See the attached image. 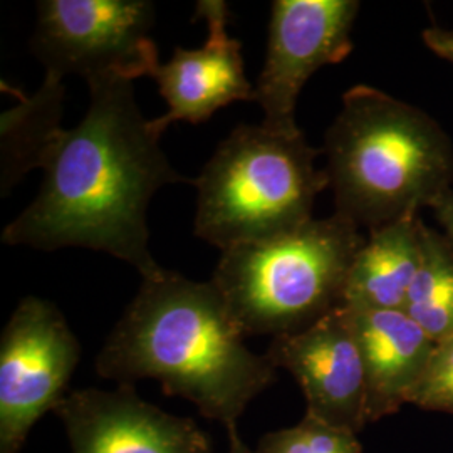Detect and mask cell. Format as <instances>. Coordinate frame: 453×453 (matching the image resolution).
Returning a JSON list of instances; mask_svg holds the SVG:
<instances>
[{
	"label": "cell",
	"instance_id": "obj_14",
	"mask_svg": "<svg viewBox=\"0 0 453 453\" xmlns=\"http://www.w3.org/2000/svg\"><path fill=\"white\" fill-rule=\"evenodd\" d=\"M16 95L19 103L0 116V192L4 196L31 170L44 166L63 133V80L46 74L34 96Z\"/></svg>",
	"mask_w": 453,
	"mask_h": 453
},
{
	"label": "cell",
	"instance_id": "obj_11",
	"mask_svg": "<svg viewBox=\"0 0 453 453\" xmlns=\"http://www.w3.org/2000/svg\"><path fill=\"white\" fill-rule=\"evenodd\" d=\"M195 19L207 22L205 44L198 49H175L172 59L160 63L151 74L168 104V113L150 119L151 130L158 136L175 121L198 125L220 108L256 97V86L245 76L242 44L230 37L226 29L230 11L226 2H196Z\"/></svg>",
	"mask_w": 453,
	"mask_h": 453
},
{
	"label": "cell",
	"instance_id": "obj_17",
	"mask_svg": "<svg viewBox=\"0 0 453 453\" xmlns=\"http://www.w3.org/2000/svg\"><path fill=\"white\" fill-rule=\"evenodd\" d=\"M408 403L453 415V336L435 342L432 357Z\"/></svg>",
	"mask_w": 453,
	"mask_h": 453
},
{
	"label": "cell",
	"instance_id": "obj_4",
	"mask_svg": "<svg viewBox=\"0 0 453 453\" xmlns=\"http://www.w3.org/2000/svg\"><path fill=\"white\" fill-rule=\"evenodd\" d=\"M319 153L303 131L235 127L192 181L195 235L224 252L306 226L318 195L329 187L326 170L316 166Z\"/></svg>",
	"mask_w": 453,
	"mask_h": 453
},
{
	"label": "cell",
	"instance_id": "obj_10",
	"mask_svg": "<svg viewBox=\"0 0 453 453\" xmlns=\"http://www.w3.org/2000/svg\"><path fill=\"white\" fill-rule=\"evenodd\" d=\"M54 413L73 453H211V438L194 420L148 403L133 385L71 391Z\"/></svg>",
	"mask_w": 453,
	"mask_h": 453
},
{
	"label": "cell",
	"instance_id": "obj_7",
	"mask_svg": "<svg viewBox=\"0 0 453 453\" xmlns=\"http://www.w3.org/2000/svg\"><path fill=\"white\" fill-rule=\"evenodd\" d=\"M81 357L63 312L24 297L0 338V453H17L34 425L65 398Z\"/></svg>",
	"mask_w": 453,
	"mask_h": 453
},
{
	"label": "cell",
	"instance_id": "obj_3",
	"mask_svg": "<svg viewBox=\"0 0 453 453\" xmlns=\"http://www.w3.org/2000/svg\"><path fill=\"white\" fill-rule=\"evenodd\" d=\"M336 215L368 232L418 215L452 190L453 145L437 121L357 84L324 138Z\"/></svg>",
	"mask_w": 453,
	"mask_h": 453
},
{
	"label": "cell",
	"instance_id": "obj_20",
	"mask_svg": "<svg viewBox=\"0 0 453 453\" xmlns=\"http://www.w3.org/2000/svg\"><path fill=\"white\" fill-rule=\"evenodd\" d=\"M226 432H228V438H230V450H228V453H256L245 447V443L241 440V435L237 432V425L226 428Z\"/></svg>",
	"mask_w": 453,
	"mask_h": 453
},
{
	"label": "cell",
	"instance_id": "obj_5",
	"mask_svg": "<svg viewBox=\"0 0 453 453\" xmlns=\"http://www.w3.org/2000/svg\"><path fill=\"white\" fill-rule=\"evenodd\" d=\"M366 242L333 215L288 235L224 250L211 275L243 336H286L342 306L348 275Z\"/></svg>",
	"mask_w": 453,
	"mask_h": 453
},
{
	"label": "cell",
	"instance_id": "obj_15",
	"mask_svg": "<svg viewBox=\"0 0 453 453\" xmlns=\"http://www.w3.org/2000/svg\"><path fill=\"white\" fill-rule=\"evenodd\" d=\"M406 314L438 342L453 336V249L445 235L421 226L418 273L406 296Z\"/></svg>",
	"mask_w": 453,
	"mask_h": 453
},
{
	"label": "cell",
	"instance_id": "obj_9",
	"mask_svg": "<svg viewBox=\"0 0 453 453\" xmlns=\"http://www.w3.org/2000/svg\"><path fill=\"white\" fill-rule=\"evenodd\" d=\"M265 357L296 378L309 415L355 434L368 425L363 357L344 304L299 333L273 338Z\"/></svg>",
	"mask_w": 453,
	"mask_h": 453
},
{
	"label": "cell",
	"instance_id": "obj_19",
	"mask_svg": "<svg viewBox=\"0 0 453 453\" xmlns=\"http://www.w3.org/2000/svg\"><path fill=\"white\" fill-rule=\"evenodd\" d=\"M432 211L435 213L438 222L443 226L445 239L453 249V190L438 198L437 202L432 205Z\"/></svg>",
	"mask_w": 453,
	"mask_h": 453
},
{
	"label": "cell",
	"instance_id": "obj_8",
	"mask_svg": "<svg viewBox=\"0 0 453 453\" xmlns=\"http://www.w3.org/2000/svg\"><path fill=\"white\" fill-rule=\"evenodd\" d=\"M357 0H275L271 7L265 63L254 101L262 127L297 134L296 104L309 78L324 65H340L353 50Z\"/></svg>",
	"mask_w": 453,
	"mask_h": 453
},
{
	"label": "cell",
	"instance_id": "obj_13",
	"mask_svg": "<svg viewBox=\"0 0 453 453\" xmlns=\"http://www.w3.org/2000/svg\"><path fill=\"white\" fill-rule=\"evenodd\" d=\"M418 215L370 232L348 275L344 303L351 308L403 311L421 260Z\"/></svg>",
	"mask_w": 453,
	"mask_h": 453
},
{
	"label": "cell",
	"instance_id": "obj_12",
	"mask_svg": "<svg viewBox=\"0 0 453 453\" xmlns=\"http://www.w3.org/2000/svg\"><path fill=\"white\" fill-rule=\"evenodd\" d=\"M346 309L363 357L366 421L370 425L408 405L435 341L405 311Z\"/></svg>",
	"mask_w": 453,
	"mask_h": 453
},
{
	"label": "cell",
	"instance_id": "obj_2",
	"mask_svg": "<svg viewBox=\"0 0 453 453\" xmlns=\"http://www.w3.org/2000/svg\"><path fill=\"white\" fill-rule=\"evenodd\" d=\"M222 294L175 271L142 280L96 357L101 378L133 385L151 378L226 428L277 380L265 355L245 346Z\"/></svg>",
	"mask_w": 453,
	"mask_h": 453
},
{
	"label": "cell",
	"instance_id": "obj_16",
	"mask_svg": "<svg viewBox=\"0 0 453 453\" xmlns=\"http://www.w3.org/2000/svg\"><path fill=\"white\" fill-rule=\"evenodd\" d=\"M256 453H363L357 434L306 413L296 426L260 438Z\"/></svg>",
	"mask_w": 453,
	"mask_h": 453
},
{
	"label": "cell",
	"instance_id": "obj_18",
	"mask_svg": "<svg viewBox=\"0 0 453 453\" xmlns=\"http://www.w3.org/2000/svg\"><path fill=\"white\" fill-rule=\"evenodd\" d=\"M421 39L434 54L453 65V31H445L434 26L421 33Z\"/></svg>",
	"mask_w": 453,
	"mask_h": 453
},
{
	"label": "cell",
	"instance_id": "obj_1",
	"mask_svg": "<svg viewBox=\"0 0 453 453\" xmlns=\"http://www.w3.org/2000/svg\"><path fill=\"white\" fill-rule=\"evenodd\" d=\"M80 125L63 130L44 163L33 203L2 232V242L35 250L81 247L160 274L150 252L146 213L155 194L188 181L172 166L140 111L133 81L93 80Z\"/></svg>",
	"mask_w": 453,
	"mask_h": 453
},
{
	"label": "cell",
	"instance_id": "obj_6",
	"mask_svg": "<svg viewBox=\"0 0 453 453\" xmlns=\"http://www.w3.org/2000/svg\"><path fill=\"white\" fill-rule=\"evenodd\" d=\"M153 24L148 0H41L31 50L58 80L134 81L160 65Z\"/></svg>",
	"mask_w": 453,
	"mask_h": 453
}]
</instances>
